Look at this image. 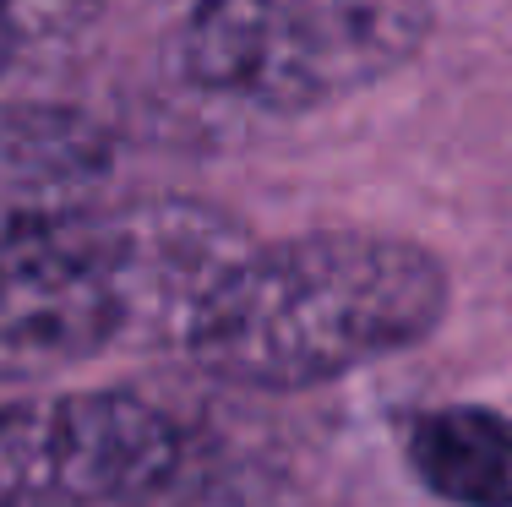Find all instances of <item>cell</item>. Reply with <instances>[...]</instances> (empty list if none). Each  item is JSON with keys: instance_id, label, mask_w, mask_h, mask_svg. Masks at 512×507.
Listing matches in <instances>:
<instances>
[{"instance_id": "3", "label": "cell", "mask_w": 512, "mask_h": 507, "mask_svg": "<svg viewBox=\"0 0 512 507\" xmlns=\"http://www.w3.org/2000/svg\"><path fill=\"white\" fill-rule=\"evenodd\" d=\"M420 39V0H202L186 71L218 99L295 115L382 82Z\"/></svg>"}, {"instance_id": "7", "label": "cell", "mask_w": 512, "mask_h": 507, "mask_svg": "<svg viewBox=\"0 0 512 507\" xmlns=\"http://www.w3.org/2000/svg\"><path fill=\"white\" fill-rule=\"evenodd\" d=\"M11 55H17V6L0 0V77H6Z\"/></svg>"}, {"instance_id": "6", "label": "cell", "mask_w": 512, "mask_h": 507, "mask_svg": "<svg viewBox=\"0 0 512 507\" xmlns=\"http://www.w3.org/2000/svg\"><path fill=\"white\" fill-rule=\"evenodd\" d=\"M409 469L447 507H512V415L485 404H442L414 415Z\"/></svg>"}, {"instance_id": "5", "label": "cell", "mask_w": 512, "mask_h": 507, "mask_svg": "<svg viewBox=\"0 0 512 507\" xmlns=\"http://www.w3.org/2000/svg\"><path fill=\"white\" fill-rule=\"evenodd\" d=\"M115 148L60 104H0V240L99 208Z\"/></svg>"}, {"instance_id": "8", "label": "cell", "mask_w": 512, "mask_h": 507, "mask_svg": "<svg viewBox=\"0 0 512 507\" xmlns=\"http://www.w3.org/2000/svg\"><path fill=\"white\" fill-rule=\"evenodd\" d=\"M11 6H17V11L22 6H82V0H11Z\"/></svg>"}, {"instance_id": "2", "label": "cell", "mask_w": 512, "mask_h": 507, "mask_svg": "<svg viewBox=\"0 0 512 507\" xmlns=\"http://www.w3.org/2000/svg\"><path fill=\"white\" fill-rule=\"evenodd\" d=\"M246 251L197 202L88 208L0 240V382H39L115 349L180 338Z\"/></svg>"}, {"instance_id": "1", "label": "cell", "mask_w": 512, "mask_h": 507, "mask_svg": "<svg viewBox=\"0 0 512 507\" xmlns=\"http://www.w3.org/2000/svg\"><path fill=\"white\" fill-rule=\"evenodd\" d=\"M447 311V273L414 240L327 229L246 246L186 328L202 371L256 393H300L414 349Z\"/></svg>"}, {"instance_id": "4", "label": "cell", "mask_w": 512, "mask_h": 507, "mask_svg": "<svg viewBox=\"0 0 512 507\" xmlns=\"http://www.w3.org/2000/svg\"><path fill=\"white\" fill-rule=\"evenodd\" d=\"M180 426L137 393H39L0 404V507H109L180 469Z\"/></svg>"}]
</instances>
